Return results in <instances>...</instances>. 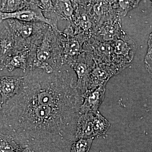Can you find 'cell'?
Returning <instances> with one entry per match:
<instances>
[{"label": "cell", "mask_w": 152, "mask_h": 152, "mask_svg": "<svg viewBox=\"0 0 152 152\" xmlns=\"http://www.w3.org/2000/svg\"><path fill=\"white\" fill-rule=\"evenodd\" d=\"M83 102L68 71H26L19 92L3 104L0 133L34 151L69 152Z\"/></svg>", "instance_id": "1"}, {"label": "cell", "mask_w": 152, "mask_h": 152, "mask_svg": "<svg viewBox=\"0 0 152 152\" xmlns=\"http://www.w3.org/2000/svg\"><path fill=\"white\" fill-rule=\"evenodd\" d=\"M56 40V29L48 25L29 49L26 71L40 69L50 73L58 68Z\"/></svg>", "instance_id": "2"}, {"label": "cell", "mask_w": 152, "mask_h": 152, "mask_svg": "<svg viewBox=\"0 0 152 152\" xmlns=\"http://www.w3.org/2000/svg\"><path fill=\"white\" fill-rule=\"evenodd\" d=\"M4 21L13 37L18 50H29L33 42L48 25L42 23H28L13 19Z\"/></svg>", "instance_id": "3"}, {"label": "cell", "mask_w": 152, "mask_h": 152, "mask_svg": "<svg viewBox=\"0 0 152 152\" xmlns=\"http://www.w3.org/2000/svg\"><path fill=\"white\" fill-rule=\"evenodd\" d=\"M13 19L28 23H42L56 28V21L47 18L42 11L36 4L35 1H29L28 5L25 8L12 13L0 12V23L6 20Z\"/></svg>", "instance_id": "4"}, {"label": "cell", "mask_w": 152, "mask_h": 152, "mask_svg": "<svg viewBox=\"0 0 152 152\" xmlns=\"http://www.w3.org/2000/svg\"><path fill=\"white\" fill-rule=\"evenodd\" d=\"M104 87L105 86L99 87L82 95L83 100L80 107V114L96 113L99 111L98 110L104 97Z\"/></svg>", "instance_id": "5"}, {"label": "cell", "mask_w": 152, "mask_h": 152, "mask_svg": "<svg viewBox=\"0 0 152 152\" xmlns=\"http://www.w3.org/2000/svg\"><path fill=\"white\" fill-rule=\"evenodd\" d=\"M23 77L2 76L0 77V96L4 103L16 95L21 86Z\"/></svg>", "instance_id": "6"}, {"label": "cell", "mask_w": 152, "mask_h": 152, "mask_svg": "<svg viewBox=\"0 0 152 152\" xmlns=\"http://www.w3.org/2000/svg\"><path fill=\"white\" fill-rule=\"evenodd\" d=\"M28 50H17L10 56L6 57L1 62L4 69L12 72L16 69H21L24 72L28 68Z\"/></svg>", "instance_id": "7"}, {"label": "cell", "mask_w": 152, "mask_h": 152, "mask_svg": "<svg viewBox=\"0 0 152 152\" xmlns=\"http://www.w3.org/2000/svg\"><path fill=\"white\" fill-rule=\"evenodd\" d=\"M94 113L80 114L77 123L75 140L94 138L93 116Z\"/></svg>", "instance_id": "8"}, {"label": "cell", "mask_w": 152, "mask_h": 152, "mask_svg": "<svg viewBox=\"0 0 152 152\" xmlns=\"http://www.w3.org/2000/svg\"><path fill=\"white\" fill-rule=\"evenodd\" d=\"M17 50L13 37L6 24L0 29V61Z\"/></svg>", "instance_id": "9"}, {"label": "cell", "mask_w": 152, "mask_h": 152, "mask_svg": "<svg viewBox=\"0 0 152 152\" xmlns=\"http://www.w3.org/2000/svg\"><path fill=\"white\" fill-rule=\"evenodd\" d=\"M93 124L94 137H99L105 134L110 126L109 121L99 111L93 114Z\"/></svg>", "instance_id": "10"}, {"label": "cell", "mask_w": 152, "mask_h": 152, "mask_svg": "<svg viewBox=\"0 0 152 152\" xmlns=\"http://www.w3.org/2000/svg\"><path fill=\"white\" fill-rule=\"evenodd\" d=\"M29 1H2L0 4V12L12 13L25 8Z\"/></svg>", "instance_id": "11"}, {"label": "cell", "mask_w": 152, "mask_h": 152, "mask_svg": "<svg viewBox=\"0 0 152 152\" xmlns=\"http://www.w3.org/2000/svg\"><path fill=\"white\" fill-rule=\"evenodd\" d=\"M53 13L60 14L64 16L70 17L73 9L69 1H52Z\"/></svg>", "instance_id": "12"}, {"label": "cell", "mask_w": 152, "mask_h": 152, "mask_svg": "<svg viewBox=\"0 0 152 152\" xmlns=\"http://www.w3.org/2000/svg\"><path fill=\"white\" fill-rule=\"evenodd\" d=\"M94 138L79 139L76 140L71 145L69 152H88Z\"/></svg>", "instance_id": "13"}, {"label": "cell", "mask_w": 152, "mask_h": 152, "mask_svg": "<svg viewBox=\"0 0 152 152\" xmlns=\"http://www.w3.org/2000/svg\"><path fill=\"white\" fill-rule=\"evenodd\" d=\"M19 146L12 140L0 134V152H13Z\"/></svg>", "instance_id": "14"}, {"label": "cell", "mask_w": 152, "mask_h": 152, "mask_svg": "<svg viewBox=\"0 0 152 152\" xmlns=\"http://www.w3.org/2000/svg\"><path fill=\"white\" fill-rule=\"evenodd\" d=\"M80 48V44L75 39L69 40L65 44L64 53L69 56H75L77 55Z\"/></svg>", "instance_id": "15"}, {"label": "cell", "mask_w": 152, "mask_h": 152, "mask_svg": "<svg viewBox=\"0 0 152 152\" xmlns=\"http://www.w3.org/2000/svg\"><path fill=\"white\" fill-rule=\"evenodd\" d=\"M126 44L121 40H118L115 45V51L118 54H124L126 50Z\"/></svg>", "instance_id": "16"}, {"label": "cell", "mask_w": 152, "mask_h": 152, "mask_svg": "<svg viewBox=\"0 0 152 152\" xmlns=\"http://www.w3.org/2000/svg\"><path fill=\"white\" fill-rule=\"evenodd\" d=\"M146 67L150 72L151 73L152 69V45L149 46V49L148 51L145 61Z\"/></svg>", "instance_id": "17"}, {"label": "cell", "mask_w": 152, "mask_h": 152, "mask_svg": "<svg viewBox=\"0 0 152 152\" xmlns=\"http://www.w3.org/2000/svg\"><path fill=\"white\" fill-rule=\"evenodd\" d=\"M87 16L82 15L80 20V24L82 27L84 28H88L91 26V24L87 20Z\"/></svg>", "instance_id": "18"}, {"label": "cell", "mask_w": 152, "mask_h": 152, "mask_svg": "<svg viewBox=\"0 0 152 152\" xmlns=\"http://www.w3.org/2000/svg\"><path fill=\"white\" fill-rule=\"evenodd\" d=\"M13 152H35L33 150L31 149L30 148H22V147L19 146L16 150H15Z\"/></svg>", "instance_id": "19"}, {"label": "cell", "mask_w": 152, "mask_h": 152, "mask_svg": "<svg viewBox=\"0 0 152 152\" xmlns=\"http://www.w3.org/2000/svg\"><path fill=\"white\" fill-rule=\"evenodd\" d=\"M94 10L96 13L99 15H100L103 13V8L102 6L99 4H96L94 7Z\"/></svg>", "instance_id": "20"}, {"label": "cell", "mask_w": 152, "mask_h": 152, "mask_svg": "<svg viewBox=\"0 0 152 152\" xmlns=\"http://www.w3.org/2000/svg\"><path fill=\"white\" fill-rule=\"evenodd\" d=\"M114 31L113 30L110 29L107 31L104 35V38L106 39H111L114 37Z\"/></svg>", "instance_id": "21"}, {"label": "cell", "mask_w": 152, "mask_h": 152, "mask_svg": "<svg viewBox=\"0 0 152 152\" xmlns=\"http://www.w3.org/2000/svg\"><path fill=\"white\" fill-rule=\"evenodd\" d=\"M3 102H1V101H0V111H1V110L2 109V107L3 105Z\"/></svg>", "instance_id": "22"}, {"label": "cell", "mask_w": 152, "mask_h": 152, "mask_svg": "<svg viewBox=\"0 0 152 152\" xmlns=\"http://www.w3.org/2000/svg\"><path fill=\"white\" fill-rule=\"evenodd\" d=\"M4 69V68H3V66L1 64V61H0V70H3Z\"/></svg>", "instance_id": "23"}]
</instances>
